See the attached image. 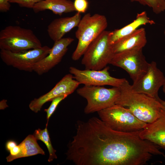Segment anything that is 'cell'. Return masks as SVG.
<instances>
[{
  "mask_svg": "<svg viewBox=\"0 0 165 165\" xmlns=\"http://www.w3.org/2000/svg\"><path fill=\"white\" fill-rule=\"evenodd\" d=\"M32 9L36 13L49 10L59 15L75 11L73 2L70 0H43L36 3Z\"/></svg>",
  "mask_w": 165,
  "mask_h": 165,
  "instance_id": "e0dca14e",
  "label": "cell"
},
{
  "mask_svg": "<svg viewBox=\"0 0 165 165\" xmlns=\"http://www.w3.org/2000/svg\"><path fill=\"white\" fill-rule=\"evenodd\" d=\"M164 34L165 35V30L164 31Z\"/></svg>",
  "mask_w": 165,
  "mask_h": 165,
  "instance_id": "f1b7e54d",
  "label": "cell"
},
{
  "mask_svg": "<svg viewBox=\"0 0 165 165\" xmlns=\"http://www.w3.org/2000/svg\"><path fill=\"white\" fill-rule=\"evenodd\" d=\"M162 87H163V91L164 93H165V82Z\"/></svg>",
  "mask_w": 165,
  "mask_h": 165,
  "instance_id": "83f0119b",
  "label": "cell"
},
{
  "mask_svg": "<svg viewBox=\"0 0 165 165\" xmlns=\"http://www.w3.org/2000/svg\"><path fill=\"white\" fill-rule=\"evenodd\" d=\"M81 19V13L77 12L72 16L54 19L47 27V31L50 38L54 42L61 39L66 33L78 26Z\"/></svg>",
  "mask_w": 165,
  "mask_h": 165,
  "instance_id": "5bb4252c",
  "label": "cell"
},
{
  "mask_svg": "<svg viewBox=\"0 0 165 165\" xmlns=\"http://www.w3.org/2000/svg\"><path fill=\"white\" fill-rule=\"evenodd\" d=\"M110 64L125 70L134 82L146 72L149 63L142 49H137L115 54Z\"/></svg>",
  "mask_w": 165,
  "mask_h": 165,
  "instance_id": "ba28073f",
  "label": "cell"
},
{
  "mask_svg": "<svg viewBox=\"0 0 165 165\" xmlns=\"http://www.w3.org/2000/svg\"><path fill=\"white\" fill-rule=\"evenodd\" d=\"M72 74L65 75L50 91L38 98L31 101L29 105L30 109L35 113L39 111L43 105L46 102L51 101L53 98L58 96L72 94L79 85Z\"/></svg>",
  "mask_w": 165,
  "mask_h": 165,
  "instance_id": "8fae6325",
  "label": "cell"
},
{
  "mask_svg": "<svg viewBox=\"0 0 165 165\" xmlns=\"http://www.w3.org/2000/svg\"><path fill=\"white\" fill-rule=\"evenodd\" d=\"M68 96L67 95H62L57 97L52 100V102L49 108L44 109V111L46 113V119L48 121L59 103Z\"/></svg>",
  "mask_w": 165,
  "mask_h": 165,
  "instance_id": "44dd1931",
  "label": "cell"
},
{
  "mask_svg": "<svg viewBox=\"0 0 165 165\" xmlns=\"http://www.w3.org/2000/svg\"><path fill=\"white\" fill-rule=\"evenodd\" d=\"M139 136L165 150V107L162 108L158 117L154 121L146 124L140 132Z\"/></svg>",
  "mask_w": 165,
  "mask_h": 165,
  "instance_id": "4fadbf2b",
  "label": "cell"
},
{
  "mask_svg": "<svg viewBox=\"0 0 165 165\" xmlns=\"http://www.w3.org/2000/svg\"><path fill=\"white\" fill-rule=\"evenodd\" d=\"M47 123L46 128L41 130L40 129L35 131L33 135L37 140L42 141L46 145L48 150L49 157L48 159L49 162L52 161L54 159L57 158L56 154V151L53 148L51 144L48 130L47 129Z\"/></svg>",
  "mask_w": 165,
  "mask_h": 165,
  "instance_id": "d6986e66",
  "label": "cell"
},
{
  "mask_svg": "<svg viewBox=\"0 0 165 165\" xmlns=\"http://www.w3.org/2000/svg\"><path fill=\"white\" fill-rule=\"evenodd\" d=\"M155 23L154 21L148 16L146 11L138 13L135 19L131 23L121 28L111 31L110 38L111 43L113 44L121 38L131 34L141 26L148 24L152 25Z\"/></svg>",
  "mask_w": 165,
  "mask_h": 165,
  "instance_id": "2e32d148",
  "label": "cell"
},
{
  "mask_svg": "<svg viewBox=\"0 0 165 165\" xmlns=\"http://www.w3.org/2000/svg\"><path fill=\"white\" fill-rule=\"evenodd\" d=\"M43 0H10L9 3L17 4L21 7L33 9L35 5Z\"/></svg>",
  "mask_w": 165,
  "mask_h": 165,
  "instance_id": "7402d4cb",
  "label": "cell"
},
{
  "mask_svg": "<svg viewBox=\"0 0 165 165\" xmlns=\"http://www.w3.org/2000/svg\"><path fill=\"white\" fill-rule=\"evenodd\" d=\"M107 26V20L105 16L97 13L92 15L90 13L85 14L81 19L75 33L78 42L72 59L75 61L79 60L90 44L105 30Z\"/></svg>",
  "mask_w": 165,
  "mask_h": 165,
  "instance_id": "7a4b0ae2",
  "label": "cell"
},
{
  "mask_svg": "<svg viewBox=\"0 0 165 165\" xmlns=\"http://www.w3.org/2000/svg\"><path fill=\"white\" fill-rule=\"evenodd\" d=\"M8 106L6 104V100H3L0 102V109H4Z\"/></svg>",
  "mask_w": 165,
  "mask_h": 165,
  "instance_id": "484cf974",
  "label": "cell"
},
{
  "mask_svg": "<svg viewBox=\"0 0 165 165\" xmlns=\"http://www.w3.org/2000/svg\"><path fill=\"white\" fill-rule=\"evenodd\" d=\"M76 91L87 101L84 109L86 114L98 112L116 104L120 94L119 88L117 87L107 88L103 86L84 85Z\"/></svg>",
  "mask_w": 165,
  "mask_h": 165,
  "instance_id": "8992f818",
  "label": "cell"
},
{
  "mask_svg": "<svg viewBox=\"0 0 165 165\" xmlns=\"http://www.w3.org/2000/svg\"><path fill=\"white\" fill-rule=\"evenodd\" d=\"M73 3L75 11L80 13L86 11L88 6L87 0H75Z\"/></svg>",
  "mask_w": 165,
  "mask_h": 165,
  "instance_id": "603a6c76",
  "label": "cell"
},
{
  "mask_svg": "<svg viewBox=\"0 0 165 165\" xmlns=\"http://www.w3.org/2000/svg\"><path fill=\"white\" fill-rule=\"evenodd\" d=\"M74 41L72 38L67 37L54 42L49 54L35 64L33 71L39 75L48 72L61 61Z\"/></svg>",
  "mask_w": 165,
  "mask_h": 165,
  "instance_id": "7c38bea8",
  "label": "cell"
},
{
  "mask_svg": "<svg viewBox=\"0 0 165 165\" xmlns=\"http://www.w3.org/2000/svg\"><path fill=\"white\" fill-rule=\"evenodd\" d=\"M133 82L131 88L134 92L157 99L159 90L165 82V77L156 63L152 61L149 63L146 72Z\"/></svg>",
  "mask_w": 165,
  "mask_h": 165,
  "instance_id": "9c48e42d",
  "label": "cell"
},
{
  "mask_svg": "<svg viewBox=\"0 0 165 165\" xmlns=\"http://www.w3.org/2000/svg\"><path fill=\"white\" fill-rule=\"evenodd\" d=\"M99 118L109 127L126 133L142 130L147 123L137 118L127 108L115 104L97 112Z\"/></svg>",
  "mask_w": 165,
  "mask_h": 165,
  "instance_id": "3957f363",
  "label": "cell"
},
{
  "mask_svg": "<svg viewBox=\"0 0 165 165\" xmlns=\"http://www.w3.org/2000/svg\"><path fill=\"white\" fill-rule=\"evenodd\" d=\"M119 87L120 94L116 104L128 108L139 120L146 123H152L158 117L163 106L157 99L134 92L126 79Z\"/></svg>",
  "mask_w": 165,
  "mask_h": 165,
  "instance_id": "6da1fadb",
  "label": "cell"
},
{
  "mask_svg": "<svg viewBox=\"0 0 165 165\" xmlns=\"http://www.w3.org/2000/svg\"><path fill=\"white\" fill-rule=\"evenodd\" d=\"M111 34V31L105 30L89 46L81 61L85 69L101 70L110 64L115 54Z\"/></svg>",
  "mask_w": 165,
  "mask_h": 165,
  "instance_id": "5b68a950",
  "label": "cell"
},
{
  "mask_svg": "<svg viewBox=\"0 0 165 165\" xmlns=\"http://www.w3.org/2000/svg\"><path fill=\"white\" fill-rule=\"evenodd\" d=\"M109 69L108 66L99 70L87 69L81 70L71 67L69 72L80 84L89 86L109 85L119 87L126 79L112 77L108 72Z\"/></svg>",
  "mask_w": 165,
  "mask_h": 165,
  "instance_id": "30bf717a",
  "label": "cell"
},
{
  "mask_svg": "<svg viewBox=\"0 0 165 165\" xmlns=\"http://www.w3.org/2000/svg\"><path fill=\"white\" fill-rule=\"evenodd\" d=\"M30 29L17 25L6 26L0 32V49L16 53L42 47Z\"/></svg>",
  "mask_w": 165,
  "mask_h": 165,
  "instance_id": "277c9868",
  "label": "cell"
},
{
  "mask_svg": "<svg viewBox=\"0 0 165 165\" xmlns=\"http://www.w3.org/2000/svg\"><path fill=\"white\" fill-rule=\"evenodd\" d=\"M131 2H136L140 4L151 8L156 14L165 11V0H130Z\"/></svg>",
  "mask_w": 165,
  "mask_h": 165,
  "instance_id": "ffe728a7",
  "label": "cell"
},
{
  "mask_svg": "<svg viewBox=\"0 0 165 165\" xmlns=\"http://www.w3.org/2000/svg\"><path fill=\"white\" fill-rule=\"evenodd\" d=\"M51 49L46 46L16 53L1 49L0 57L8 66L21 71L31 72L35 64L47 56Z\"/></svg>",
  "mask_w": 165,
  "mask_h": 165,
  "instance_id": "52a82bcc",
  "label": "cell"
},
{
  "mask_svg": "<svg viewBox=\"0 0 165 165\" xmlns=\"http://www.w3.org/2000/svg\"><path fill=\"white\" fill-rule=\"evenodd\" d=\"M10 0H0V11L6 12L9 11L11 6Z\"/></svg>",
  "mask_w": 165,
  "mask_h": 165,
  "instance_id": "cb8c5ba5",
  "label": "cell"
},
{
  "mask_svg": "<svg viewBox=\"0 0 165 165\" xmlns=\"http://www.w3.org/2000/svg\"><path fill=\"white\" fill-rule=\"evenodd\" d=\"M33 135L28 136L19 145L20 148L19 153L13 160L18 158L30 156L38 154L45 155L43 149L39 146Z\"/></svg>",
  "mask_w": 165,
  "mask_h": 165,
  "instance_id": "ac0fdd59",
  "label": "cell"
},
{
  "mask_svg": "<svg viewBox=\"0 0 165 165\" xmlns=\"http://www.w3.org/2000/svg\"><path fill=\"white\" fill-rule=\"evenodd\" d=\"M147 42L145 29L141 28L113 44L114 52L116 54L134 49H143Z\"/></svg>",
  "mask_w": 165,
  "mask_h": 165,
  "instance_id": "9a60e30c",
  "label": "cell"
},
{
  "mask_svg": "<svg viewBox=\"0 0 165 165\" xmlns=\"http://www.w3.org/2000/svg\"><path fill=\"white\" fill-rule=\"evenodd\" d=\"M16 142L13 140H9L6 143V148L7 151H9L13 148L16 146Z\"/></svg>",
  "mask_w": 165,
  "mask_h": 165,
  "instance_id": "d4e9b609",
  "label": "cell"
},
{
  "mask_svg": "<svg viewBox=\"0 0 165 165\" xmlns=\"http://www.w3.org/2000/svg\"><path fill=\"white\" fill-rule=\"evenodd\" d=\"M158 100L159 101V102L161 103L162 105L165 108V101H163L161 100L160 97H159L158 99Z\"/></svg>",
  "mask_w": 165,
  "mask_h": 165,
  "instance_id": "4316f807",
  "label": "cell"
}]
</instances>
